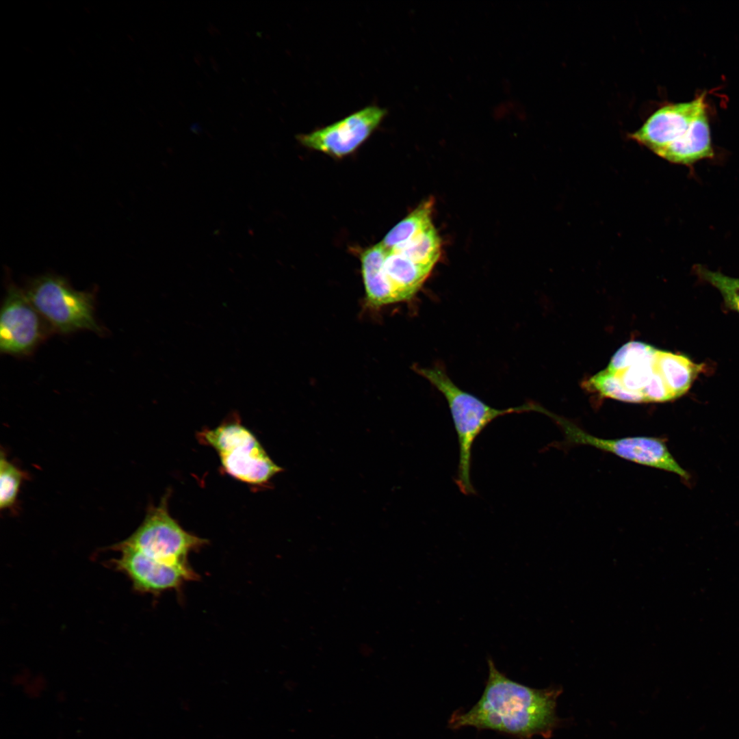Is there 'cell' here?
I'll list each match as a JSON object with an SVG mask.
<instances>
[{
	"label": "cell",
	"mask_w": 739,
	"mask_h": 739,
	"mask_svg": "<svg viewBox=\"0 0 739 739\" xmlns=\"http://www.w3.org/2000/svg\"><path fill=\"white\" fill-rule=\"evenodd\" d=\"M487 662L488 677L480 698L467 712H454L450 727L490 729L518 739L550 738L559 723L556 706L562 688H530L506 677L491 658Z\"/></svg>",
	"instance_id": "6da1fadb"
},
{
	"label": "cell",
	"mask_w": 739,
	"mask_h": 739,
	"mask_svg": "<svg viewBox=\"0 0 739 739\" xmlns=\"http://www.w3.org/2000/svg\"><path fill=\"white\" fill-rule=\"evenodd\" d=\"M705 94L656 111L630 138L672 163L691 165L713 156Z\"/></svg>",
	"instance_id": "7a4b0ae2"
},
{
	"label": "cell",
	"mask_w": 739,
	"mask_h": 739,
	"mask_svg": "<svg viewBox=\"0 0 739 739\" xmlns=\"http://www.w3.org/2000/svg\"><path fill=\"white\" fill-rule=\"evenodd\" d=\"M415 370L443 396L448 404L459 450L455 482L463 494L474 495L476 490L471 479L472 448L479 435L499 417L530 411L541 413L543 406L529 402L518 406L496 409L458 387L443 367H415Z\"/></svg>",
	"instance_id": "3957f363"
},
{
	"label": "cell",
	"mask_w": 739,
	"mask_h": 739,
	"mask_svg": "<svg viewBox=\"0 0 739 739\" xmlns=\"http://www.w3.org/2000/svg\"><path fill=\"white\" fill-rule=\"evenodd\" d=\"M198 439L217 452L226 474L242 482L263 487L283 471L235 416L214 428L203 430Z\"/></svg>",
	"instance_id": "277c9868"
},
{
	"label": "cell",
	"mask_w": 739,
	"mask_h": 739,
	"mask_svg": "<svg viewBox=\"0 0 739 739\" xmlns=\"http://www.w3.org/2000/svg\"><path fill=\"white\" fill-rule=\"evenodd\" d=\"M24 291L52 330L61 334L79 330L104 333L95 316L92 292L76 290L64 278L51 274L33 278Z\"/></svg>",
	"instance_id": "5b68a950"
},
{
	"label": "cell",
	"mask_w": 739,
	"mask_h": 739,
	"mask_svg": "<svg viewBox=\"0 0 739 739\" xmlns=\"http://www.w3.org/2000/svg\"><path fill=\"white\" fill-rule=\"evenodd\" d=\"M168 499L167 493L157 505L151 506L136 530L119 543L161 562L189 564L190 553L200 549L208 541L182 528L169 513Z\"/></svg>",
	"instance_id": "8992f818"
},
{
	"label": "cell",
	"mask_w": 739,
	"mask_h": 739,
	"mask_svg": "<svg viewBox=\"0 0 739 739\" xmlns=\"http://www.w3.org/2000/svg\"><path fill=\"white\" fill-rule=\"evenodd\" d=\"M658 348L638 341L622 346L604 369L608 398L647 403L649 388L662 378L657 361Z\"/></svg>",
	"instance_id": "52a82bcc"
},
{
	"label": "cell",
	"mask_w": 739,
	"mask_h": 739,
	"mask_svg": "<svg viewBox=\"0 0 739 739\" xmlns=\"http://www.w3.org/2000/svg\"><path fill=\"white\" fill-rule=\"evenodd\" d=\"M547 416L560 426L568 443L590 445L637 464L675 474L686 481L690 478L673 456L662 439L649 437L603 439L589 434L550 411Z\"/></svg>",
	"instance_id": "ba28073f"
},
{
	"label": "cell",
	"mask_w": 739,
	"mask_h": 739,
	"mask_svg": "<svg viewBox=\"0 0 739 739\" xmlns=\"http://www.w3.org/2000/svg\"><path fill=\"white\" fill-rule=\"evenodd\" d=\"M51 330L25 291L10 284L1 311V352L13 356L31 354Z\"/></svg>",
	"instance_id": "9c48e42d"
},
{
	"label": "cell",
	"mask_w": 739,
	"mask_h": 739,
	"mask_svg": "<svg viewBox=\"0 0 739 739\" xmlns=\"http://www.w3.org/2000/svg\"><path fill=\"white\" fill-rule=\"evenodd\" d=\"M386 109L366 106L339 121L297 136L304 146L336 158L354 153L377 129L387 116Z\"/></svg>",
	"instance_id": "30bf717a"
},
{
	"label": "cell",
	"mask_w": 739,
	"mask_h": 739,
	"mask_svg": "<svg viewBox=\"0 0 739 739\" xmlns=\"http://www.w3.org/2000/svg\"><path fill=\"white\" fill-rule=\"evenodd\" d=\"M112 549L120 552V556L113 560L112 565L127 576L137 592L159 595L168 591L179 590L186 582L198 578L190 564L172 565L161 562L119 543Z\"/></svg>",
	"instance_id": "8fae6325"
},
{
	"label": "cell",
	"mask_w": 739,
	"mask_h": 739,
	"mask_svg": "<svg viewBox=\"0 0 739 739\" xmlns=\"http://www.w3.org/2000/svg\"><path fill=\"white\" fill-rule=\"evenodd\" d=\"M432 269L417 264L405 257L387 251L383 273L391 304L409 300L421 289Z\"/></svg>",
	"instance_id": "7c38bea8"
},
{
	"label": "cell",
	"mask_w": 739,
	"mask_h": 739,
	"mask_svg": "<svg viewBox=\"0 0 739 739\" xmlns=\"http://www.w3.org/2000/svg\"><path fill=\"white\" fill-rule=\"evenodd\" d=\"M387 250L381 243L366 249L361 255V272L367 307L378 309L391 304L383 273Z\"/></svg>",
	"instance_id": "4fadbf2b"
},
{
	"label": "cell",
	"mask_w": 739,
	"mask_h": 739,
	"mask_svg": "<svg viewBox=\"0 0 739 739\" xmlns=\"http://www.w3.org/2000/svg\"><path fill=\"white\" fill-rule=\"evenodd\" d=\"M657 361L661 376L674 400L690 388L703 365L688 356L658 349Z\"/></svg>",
	"instance_id": "5bb4252c"
},
{
	"label": "cell",
	"mask_w": 739,
	"mask_h": 739,
	"mask_svg": "<svg viewBox=\"0 0 739 739\" xmlns=\"http://www.w3.org/2000/svg\"><path fill=\"white\" fill-rule=\"evenodd\" d=\"M433 201L426 200L397 224L380 242L387 251L409 242L432 224Z\"/></svg>",
	"instance_id": "9a60e30c"
},
{
	"label": "cell",
	"mask_w": 739,
	"mask_h": 739,
	"mask_svg": "<svg viewBox=\"0 0 739 739\" xmlns=\"http://www.w3.org/2000/svg\"><path fill=\"white\" fill-rule=\"evenodd\" d=\"M440 249L441 241L432 224L409 242L389 251L398 253L417 264L432 269L439 258Z\"/></svg>",
	"instance_id": "2e32d148"
},
{
	"label": "cell",
	"mask_w": 739,
	"mask_h": 739,
	"mask_svg": "<svg viewBox=\"0 0 739 739\" xmlns=\"http://www.w3.org/2000/svg\"><path fill=\"white\" fill-rule=\"evenodd\" d=\"M25 473L6 458L3 452L0 458V508H11L18 497Z\"/></svg>",
	"instance_id": "e0dca14e"
},
{
	"label": "cell",
	"mask_w": 739,
	"mask_h": 739,
	"mask_svg": "<svg viewBox=\"0 0 739 739\" xmlns=\"http://www.w3.org/2000/svg\"><path fill=\"white\" fill-rule=\"evenodd\" d=\"M697 274L721 293L725 306L739 313V278L710 270L701 265L696 268Z\"/></svg>",
	"instance_id": "ac0fdd59"
}]
</instances>
